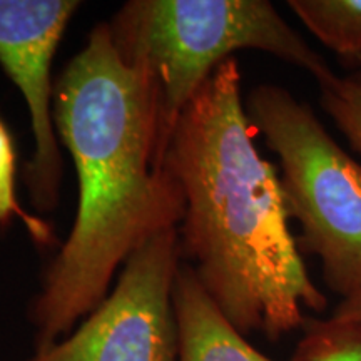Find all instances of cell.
<instances>
[{
	"label": "cell",
	"mask_w": 361,
	"mask_h": 361,
	"mask_svg": "<svg viewBox=\"0 0 361 361\" xmlns=\"http://www.w3.org/2000/svg\"><path fill=\"white\" fill-rule=\"evenodd\" d=\"M54 124L74 161L78 214L30 303L35 351L66 338L106 300L116 271L157 234L178 229L184 196L166 164L161 92L124 61L107 22L57 78Z\"/></svg>",
	"instance_id": "cell-1"
},
{
	"label": "cell",
	"mask_w": 361,
	"mask_h": 361,
	"mask_svg": "<svg viewBox=\"0 0 361 361\" xmlns=\"http://www.w3.org/2000/svg\"><path fill=\"white\" fill-rule=\"evenodd\" d=\"M173 300L178 361H273L256 350L221 313L191 264L180 263Z\"/></svg>",
	"instance_id": "cell-7"
},
{
	"label": "cell",
	"mask_w": 361,
	"mask_h": 361,
	"mask_svg": "<svg viewBox=\"0 0 361 361\" xmlns=\"http://www.w3.org/2000/svg\"><path fill=\"white\" fill-rule=\"evenodd\" d=\"M166 164L184 196L180 256L243 335L278 341L305 326V310L326 308L288 224L279 176L256 147L234 57L179 114Z\"/></svg>",
	"instance_id": "cell-2"
},
{
	"label": "cell",
	"mask_w": 361,
	"mask_h": 361,
	"mask_svg": "<svg viewBox=\"0 0 361 361\" xmlns=\"http://www.w3.org/2000/svg\"><path fill=\"white\" fill-rule=\"evenodd\" d=\"M107 24L124 61L156 79L169 137L194 94L238 51L268 52L318 85L335 75L266 0H130Z\"/></svg>",
	"instance_id": "cell-3"
},
{
	"label": "cell",
	"mask_w": 361,
	"mask_h": 361,
	"mask_svg": "<svg viewBox=\"0 0 361 361\" xmlns=\"http://www.w3.org/2000/svg\"><path fill=\"white\" fill-rule=\"evenodd\" d=\"M291 361H361V336L328 319H306Z\"/></svg>",
	"instance_id": "cell-10"
},
{
	"label": "cell",
	"mask_w": 361,
	"mask_h": 361,
	"mask_svg": "<svg viewBox=\"0 0 361 361\" xmlns=\"http://www.w3.org/2000/svg\"><path fill=\"white\" fill-rule=\"evenodd\" d=\"M328 322L361 336V290L351 296L343 298V301L336 306Z\"/></svg>",
	"instance_id": "cell-12"
},
{
	"label": "cell",
	"mask_w": 361,
	"mask_h": 361,
	"mask_svg": "<svg viewBox=\"0 0 361 361\" xmlns=\"http://www.w3.org/2000/svg\"><path fill=\"white\" fill-rule=\"evenodd\" d=\"M324 109L351 147L361 154V75L331 79L319 85Z\"/></svg>",
	"instance_id": "cell-11"
},
{
	"label": "cell",
	"mask_w": 361,
	"mask_h": 361,
	"mask_svg": "<svg viewBox=\"0 0 361 361\" xmlns=\"http://www.w3.org/2000/svg\"><path fill=\"white\" fill-rule=\"evenodd\" d=\"M80 2L75 0H0V66L29 107L34 134L32 157L22 179L29 201L40 213L59 204L62 152L54 124L52 64Z\"/></svg>",
	"instance_id": "cell-6"
},
{
	"label": "cell",
	"mask_w": 361,
	"mask_h": 361,
	"mask_svg": "<svg viewBox=\"0 0 361 361\" xmlns=\"http://www.w3.org/2000/svg\"><path fill=\"white\" fill-rule=\"evenodd\" d=\"M17 154L11 130L0 117V229H7L13 219L24 223L27 233L34 239L35 245L51 247L56 243V233L42 218L25 211L17 200L16 191Z\"/></svg>",
	"instance_id": "cell-9"
},
{
	"label": "cell",
	"mask_w": 361,
	"mask_h": 361,
	"mask_svg": "<svg viewBox=\"0 0 361 361\" xmlns=\"http://www.w3.org/2000/svg\"><path fill=\"white\" fill-rule=\"evenodd\" d=\"M179 266L178 229L151 238L78 329L24 361H178L173 295Z\"/></svg>",
	"instance_id": "cell-5"
},
{
	"label": "cell",
	"mask_w": 361,
	"mask_h": 361,
	"mask_svg": "<svg viewBox=\"0 0 361 361\" xmlns=\"http://www.w3.org/2000/svg\"><path fill=\"white\" fill-rule=\"evenodd\" d=\"M252 128L279 157L284 202L300 224L301 250L318 256L323 279L341 298L361 290V166L308 104L273 84L245 102Z\"/></svg>",
	"instance_id": "cell-4"
},
{
	"label": "cell",
	"mask_w": 361,
	"mask_h": 361,
	"mask_svg": "<svg viewBox=\"0 0 361 361\" xmlns=\"http://www.w3.org/2000/svg\"><path fill=\"white\" fill-rule=\"evenodd\" d=\"M288 6L319 42L361 61V0H290Z\"/></svg>",
	"instance_id": "cell-8"
}]
</instances>
